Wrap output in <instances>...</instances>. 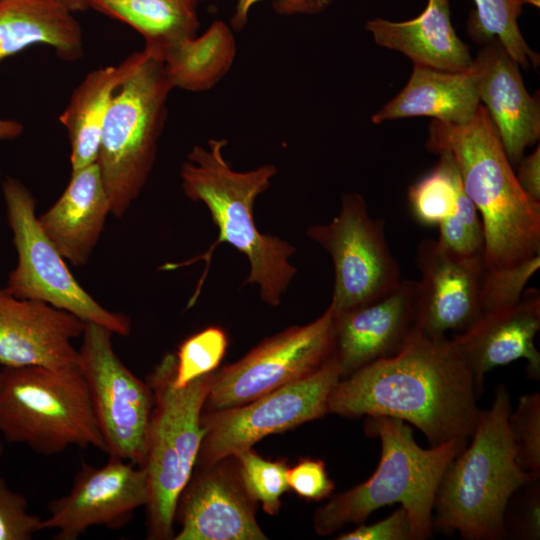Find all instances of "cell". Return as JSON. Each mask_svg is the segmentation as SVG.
I'll use <instances>...</instances> for the list:
<instances>
[{
    "label": "cell",
    "mask_w": 540,
    "mask_h": 540,
    "mask_svg": "<svg viewBox=\"0 0 540 540\" xmlns=\"http://www.w3.org/2000/svg\"><path fill=\"white\" fill-rule=\"evenodd\" d=\"M478 392L453 339L414 328L396 353L340 379L329 396L328 413L398 418L437 446L472 436L480 412Z\"/></svg>",
    "instance_id": "1"
},
{
    "label": "cell",
    "mask_w": 540,
    "mask_h": 540,
    "mask_svg": "<svg viewBox=\"0 0 540 540\" xmlns=\"http://www.w3.org/2000/svg\"><path fill=\"white\" fill-rule=\"evenodd\" d=\"M426 148L448 152L484 229L488 270L514 267L540 255V202L520 187L499 135L480 104L462 125L432 120Z\"/></svg>",
    "instance_id": "2"
},
{
    "label": "cell",
    "mask_w": 540,
    "mask_h": 540,
    "mask_svg": "<svg viewBox=\"0 0 540 540\" xmlns=\"http://www.w3.org/2000/svg\"><path fill=\"white\" fill-rule=\"evenodd\" d=\"M225 139H210L208 147L194 146L180 169L185 195L208 208L219 235L210 249L197 259L208 263L219 243H229L250 264L243 284H255L263 302L278 306L297 273L290 263L296 249L289 242L261 233L256 227L253 207L276 175L272 164L249 171H235L223 156Z\"/></svg>",
    "instance_id": "3"
},
{
    "label": "cell",
    "mask_w": 540,
    "mask_h": 540,
    "mask_svg": "<svg viewBox=\"0 0 540 540\" xmlns=\"http://www.w3.org/2000/svg\"><path fill=\"white\" fill-rule=\"evenodd\" d=\"M511 410L508 390L500 384L491 407L479 412L471 443L441 476L433 505V529L457 531L465 540L507 537L508 502L517 490L539 478L517 463L507 426Z\"/></svg>",
    "instance_id": "4"
},
{
    "label": "cell",
    "mask_w": 540,
    "mask_h": 540,
    "mask_svg": "<svg viewBox=\"0 0 540 540\" xmlns=\"http://www.w3.org/2000/svg\"><path fill=\"white\" fill-rule=\"evenodd\" d=\"M368 434L381 442V456L374 473L363 483L334 495L316 510L315 531L329 535L348 523H363L375 510L399 503L408 511L415 540L431 535L433 505L441 476L468 444L453 439L424 449L403 420L371 416L365 421Z\"/></svg>",
    "instance_id": "5"
},
{
    "label": "cell",
    "mask_w": 540,
    "mask_h": 540,
    "mask_svg": "<svg viewBox=\"0 0 540 540\" xmlns=\"http://www.w3.org/2000/svg\"><path fill=\"white\" fill-rule=\"evenodd\" d=\"M175 354H166L147 377L154 395L143 468L148 481L147 537L174 538L179 497L196 466L205 435L201 419L214 372L174 386Z\"/></svg>",
    "instance_id": "6"
},
{
    "label": "cell",
    "mask_w": 540,
    "mask_h": 540,
    "mask_svg": "<svg viewBox=\"0 0 540 540\" xmlns=\"http://www.w3.org/2000/svg\"><path fill=\"white\" fill-rule=\"evenodd\" d=\"M0 436L44 456L70 446L106 453L79 366L2 367Z\"/></svg>",
    "instance_id": "7"
},
{
    "label": "cell",
    "mask_w": 540,
    "mask_h": 540,
    "mask_svg": "<svg viewBox=\"0 0 540 540\" xmlns=\"http://www.w3.org/2000/svg\"><path fill=\"white\" fill-rule=\"evenodd\" d=\"M143 50V60L113 96L96 161L111 214L118 218L125 215L149 179L173 89L163 59Z\"/></svg>",
    "instance_id": "8"
},
{
    "label": "cell",
    "mask_w": 540,
    "mask_h": 540,
    "mask_svg": "<svg viewBox=\"0 0 540 540\" xmlns=\"http://www.w3.org/2000/svg\"><path fill=\"white\" fill-rule=\"evenodd\" d=\"M7 221L13 234L17 263L5 289L12 295L39 300L66 310L86 323L127 336L131 319L103 307L76 280L66 260L43 232L36 215V199L18 179L2 182Z\"/></svg>",
    "instance_id": "9"
},
{
    "label": "cell",
    "mask_w": 540,
    "mask_h": 540,
    "mask_svg": "<svg viewBox=\"0 0 540 540\" xmlns=\"http://www.w3.org/2000/svg\"><path fill=\"white\" fill-rule=\"evenodd\" d=\"M342 378L330 357L312 374L246 404L202 414L205 435L198 453L201 468L250 449L262 438L328 413V399Z\"/></svg>",
    "instance_id": "10"
},
{
    "label": "cell",
    "mask_w": 540,
    "mask_h": 540,
    "mask_svg": "<svg viewBox=\"0 0 540 540\" xmlns=\"http://www.w3.org/2000/svg\"><path fill=\"white\" fill-rule=\"evenodd\" d=\"M384 222L369 215L357 193L342 196L339 213L327 224L306 230L331 256L334 316L374 302L400 283L401 269L385 236Z\"/></svg>",
    "instance_id": "11"
},
{
    "label": "cell",
    "mask_w": 540,
    "mask_h": 540,
    "mask_svg": "<svg viewBox=\"0 0 540 540\" xmlns=\"http://www.w3.org/2000/svg\"><path fill=\"white\" fill-rule=\"evenodd\" d=\"M113 332L86 323L78 349L92 409L106 444V453L143 466L154 395L113 349Z\"/></svg>",
    "instance_id": "12"
},
{
    "label": "cell",
    "mask_w": 540,
    "mask_h": 540,
    "mask_svg": "<svg viewBox=\"0 0 540 540\" xmlns=\"http://www.w3.org/2000/svg\"><path fill=\"white\" fill-rule=\"evenodd\" d=\"M333 332L334 312L329 304L311 323L266 338L213 374L207 398L210 408L240 406L312 374L331 357Z\"/></svg>",
    "instance_id": "13"
},
{
    "label": "cell",
    "mask_w": 540,
    "mask_h": 540,
    "mask_svg": "<svg viewBox=\"0 0 540 540\" xmlns=\"http://www.w3.org/2000/svg\"><path fill=\"white\" fill-rule=\"evenodd\" d=\"M143 467L110 457L101 467L82 462L70 491L48 505L42 529H54L55 540H77L92 526L119 529L148 502Z\"/></svg>",
    "instance_id": "14"
},
{
    "label": "cell",
    "mask_w": 540,
    "mask_h": 540,
    "mask_svg": "<svg viewBox=\"0 0 540 540\" xmlns=\"http://www.w3.org/2000/svg\"><path fill=\"white\" fill-rule=\"evenodd\" d=\"M414 328L432 336L461 333L481 316L479 291L485 270L484 256L463 257L423 239L416 251Z\"/></svg>",
    "instance_id": "15"
},
{
    "label": "cell",
    "mask_w": 540,
    "mask_h": 540,
    "mask_svg": "<svg viewBox=\"0 0 540 540\" xmlns=\"http://www.w3.org/2000/svg\"><path fill=\"white\" fill-rule=\"evenodd\" d=\"M86 322L48 303L18 298L0 287V365L61 369L79 366L73 340Z\"/></svg>",
    "instance_id": "16"
},
{
    "label": "cell",
    "mask_w": 540,
    "mask_h": 540,
    "mask_svg": "<svg viewBox=\"0 0 540 540\" xmlns=\"http://www.w3.org/2000/svg\"><path fill=\"white\" fill-rule=\"evenodd\" d=\"M255 503L238 472L222 461L191 476L177 508L180 530L174 540H264L255 517Z\"/></svg>",
    "instance_id": "17"
},
{
    "label": "cell",
    "mask_w": 540,
    "mask_h": 540,
    "mask_svg": "<svg viewBox=\"0 0 540 540\" xmlns=\"http://www.w3.org/2000/svg\"><path fill=\"white\" fill-rule=\"evenodd\" d=\"M415 294L416 281L401 280L382 298L334 316L331 357L342 378L403 346L414 329Z\"/></svg>",
    "instance_id": "18"
},
{
    "label": "cell",
    "mask_w": 540,
    "mask_h": 540,
    "mask_svg": "<svg viewBox=\"0 0 540 540\" xmlns=\"http://www.w3.org/2000/svg\"><path fill=\"white\" fill-rule=\"evenodd\" d=\"M479 101L486 109L511 164L540 136L539 102L525 88L519 64L496 39L473 59Z\"/></svg>",
    "instance_id": "19"
},
{
    "label": "cell",
    "mask_w": 540,
    "mask_h": 540,
    "mask_svg": "<svg viewBox=\"0 0 540 540\" xmlns=\"http://www.w3.org/2000/svg\"><path fill=\"white\" fill-rule=\"evenodd\" d=\"M539 329L540 292L530 288L516 304L482 315L452 339L481 391L488 371L521 358L527 361L528 376L539 379L540 353L535 346Z\"/></svg>",
    "instance_id": "20"
},
{
    "label": "cell",
    "mask_w": 540,
    "mask_h": 540,
    "mask_svg": "<svg viewBox=\"0 0 540 540\" xmlns=\"http://www.w3.org/2000/svg\"><path fill=\"white\" fill-rule=\"evenodd\" d=\"M111 214L109 198L96 163L71 171L55 203L38 216L40 227L66 261L85 265Z\"/></svg>",
    "instance_id": "21"
},
{
    "label": "cell",
    "mask_w": 540,
    "mask_h": 540,
    "mask_svg": "<svg viewBox=\"0 0 540 540\" xmlns=\"http://www.w3.org/2000/svg\"><path fill=\"white\" fill-rule=\"evenodd\" d=\"M366 30L378 45L403 53L417 66L463 72L473 63L468 46L452 26L449 0H428L422 13L408 21L372 19Z\"/></svg>",
    "instance_id": "22"
},
{
    "label": "cell",
    "mask_w": 540,
    "mask_h": 540,
    "mask_svg": "<svg viewBox=\"0 0 540 540\" xmlns=\"http://www.w3.org/2000/svg\"><path fill=\"white\" fill-rule=\"evenodd\" d=\"M480 101L472 69L446 72L414 65L405 87L386 103L371 120L426 116L433 120L462 125L475 115Z\"/></svg>",
    "instance_id": "23"
},
{
    "label": "cell",
    "mask_w": 540,
    "mask_h": 540,
    "mask_svg": "<svg viewBox=\"0 0 540 540\" xmlns=\"http://www.w3.org/2000/svg\"><path fill=\"white\" fill-rule=\"evenodd\" d=\"M34 45H46L66 61L84 53L81 25L56 0H5L0 2V64Z\"/></svg>",
    "instance_id": "24"
},
{
    "label": "cell",
    "mask_w": 540,
    "mask_h": 540,
    "mask_svg": "<svg viewBox=\"0 0 540 540\" xmlns=\"http://www.w3.org/2000/svg\"><path fill=\"white\" fill-rule=\"evenodd\" d=\"M144 55V50L134 52L117 65L94 69L74 89L59 115L70 142L71 171L96 163L102 127L113 96Z\"/></svg>",
    "instance_id": "25"
},
{
    "label": "cell",
    "mask_w": 540,
    "mask_h": 540,
    "mask_svg": "<svg viewBox=\"0 0 540 540\" xmlns=\"http://www.w3.org/2000/svg\"><path fill=\"white\" fill-rule=\"evenodd\" d=\"M89 8L126 23L160 56L196 36L202 0H87Z\"/></svg>",
    "instance_id": "26"
},
{
    "label": "cell",
    "mask_w": 540,
    "mask_h": 540,
    "mask_svg": "<svg viewBox=\"0 0 540 540\" xmlns=\"http://www.w3.org/2000/svg\"><path fill=\"white\" fill-rule=\"evenodd\" d=\"M236 54L231 29L215 21L200 36H194L162 56L173 88L202 92L215 86L229 71Z\"/></svg>",
    "instance_id": "27"
},
{
    "label": "cell",
    "mask_w": 540,
    "mask_h": 540,
    "mask_svg": "<svg viewBox=\"0 0 540 540\" xmlns=\"http://www.w3.org/2000/svg\"><path fill=\"white\" fill-rule=\"evenodd\" d=\"M435 167L408 190L414 218L423 225H439L453 214L462 183L450 153L440 152Z\"/></svg>",
    "instance_id": "28"
},
{
    "label": "cell",
    "mask_w": 540,
    "mask_h": 540,
    "mask_svg": "<svg viewBox=\"0 0 540 540\" xmlns=\"http://www.w3.org/2000/svg\"><path fill=\"white\" fill-rule=\"evenodd\" d=\"M474 3L476 12L469 20L471 37L495 38L519 66L538 65L539 57L524 40L517 23L522 0H474Z\"/></svg>",
    "instance_id": "29"
},
{
    "label": "cell",
    "mask_w": 540,
    "mask_h": 540,
    "mask_svg": "<svg viewBox=\"0 0 540 540\" xmlns=\"http://www.w3.org/2000/svg\"><path fill=\"white\" fill-rule=\"evenodd\" d=\"M240 481L254 502L262 503L263 510L270 515L279 512L281 496L289 489L288 466L284 461H269L252 448L234 456Z\"/></svg>",
    "instance_id": "30"
},
{
    "label": "cell",
    "mask_w": 540,
    "mask_h": 540,
    "mask_svg": "<svg viewBox=\"0 0 540 540\" xmlns=\"http://www.w3.org/2000/svg\"><path fill=\"white\" fill-rule=\"evenodd\" d=\"M227 345V335L219 327H208L185 339L175 354L174 386L185 387L213 372L224 357Z\"/></svg>",
    "instance_id": "31"
},
{
    "label": "cell",
    "mask_w": 540,
    "mask_h": 540,
    "mask_svg": "<svg viewBox=\"0 0 540 540\" xmlns=\"http://www.w3.org/2000/svg\"><path fill=\"white\" fill-rule=\"evenodd\" d=\"M437 242L454 255L484 256L482 220L463 187L459 192L455 211L439 224Z\"/></svg>",
    "instance_id": "32"
},
{
    "label": "cell",
    "mask_w": 540,
    "mask_h": 540,
    "mask_svg": "<svg viewBox=\"0 0 540 540\" xmlns=\"http://www.w3.org/2000/svg\"><path fill=\"white\" fill-rule=\"evenodd\" d=\"M517 463L540 476V393L522 395L507 420Z\"/></svg>",
    "instance_id": "33"
},
{
    "label": "cell",
    "mask_w": 540,
    "mask_h": 540,
    "mask_svg": "<svg viewBox=\"0 0 540 540\" xmlns=\"http://www.w3.org/2000/svg\"><path fill=\"white\" fill-rule=\"evenodd\" d=\"M539 266L540 255H536L511 268L499 270L485 268L479 291L481 316L516 304Z\"/></svg>",
    "instance_id": "34"
},
{
    "label": "cell",
    "mask_w": 540,
    "mask_h": 540,
    "mask_svg": "<svg viewBox=\"0 0 540 540\" xmlns=\"http://www.w3.org/2000/svg\"><path fill=\"white\" fill-rule=\"evenodd\" d=\"M42 521L28 511L26 498L0 477V540H30L43 530Z\"/></svg>",
    "instance_id": "35"
},
{
    "label": "cell",
    "mask_w": 540,
    "mask_h": 540,
    "mask_svg": "<svg viewBox=\"0 0 540 540\" xmlns=\"http://www.w3.org/2000/svg\"><path fill=\"white\" fill-rule=\"evenodd\" d=\"M520 498L514 501L513 515H505L506 535L516 539L540 538V486L539 478L523 486Z\"/></svg>",
    "instance_id": "36"
},
{
    "label": "cell",
    "mask_w": 540,
    "mask_h": 540,
    "mask_svg": "<svg viewBox=\"0 0 540 540\" xmlns=\"http://www.w3.org/2000/svg\"><path fill=\"white\" fill-rule=\"evenodd\" d=\"M287 481L298 496L312 501L329 497L335 487L320 459L301 458L293 468H288Z\"/></svg>",
    "instance_id": "37"
},
{
    "label": "cell",
    "mask_w": 540,
    "mask_h": 540,
    "mask_svg": "<svg viewBox=\"0 0 540 540\" xmlns=\"http://www.w3.org/2000/svg\"><path fill=\"white\" fill-rule=\"evenodd\" d=\"M338 540H415L412 521L401 506L388 517L370 524L361 523L356 529L340 534Z\"/></svg>",
    "instance_id": "38"
},
{
    "label": "cell",
    "mask_w": 540,
    "mask_h": 540,
    "mask_svg": "<svg viewBox=\"0 0 540 540\" xmlns=\"http://www.w3.org/2000/svg\"><path fill=\"white\" fill-rule=\"evenodd\" d=\"M260 0H238L235 13L231 19V26L235 30H242L248 21L249 9ZM278 10L285 13L315 12L321 10L329 0H277Z\"/></svg>",
    "instance_id": "39"
},
{
    "label": "cell",
    "mask_w": 540,
    "mask_h": 540,
    "mask_svg": "<svg viewBox=\"0 0 540 540\" xmlns=\"http://www.w3.org/2000/svg\"><path fill=\"white\" fill-rule=\"evenodd\" d=\"M517 181L532 200L540 202V147L521 159Z\"/></svg>",
    "instance_id": "40"
},
{
    "label": "cell",
    "mask_w": 540,
    "mask_h": 540,
    "mask_svg": "<svg viewBox=\"0 0 540 540\" xmlns=\"http://www.w3.org/2000/svg\"><path fill=\"white\" fill-rule=\"evenodd\" d=\"M23 130L24 126L21 122L0 118V140H14L22 134Z\"/></svg>",
    "instance_id": "41"
},
{
    "label": "cell",
    "mask_w": 540,
    "mask_h": 540,
    "mask_svg": "<svg viewBox=\"0 0 540 540\" xmlns=\"http://www.w3.org/2000/svg\"><path fill=\"white\" fill-rule=\"evenodd\" d=\"M70 12H82L89 8L87 0H56Z\"/></svg>",
    "instance_id": "42"
},
{
    "label": "cell",
    "mask_w": 540,
    "mask_h": 540,
    "mask_svg": "<svg viewBox=\"0 0 540 540\" xmlns=\"http://www.w3.org/2000/svg\"><path fill=\"white\" fill-rule=\"evenodd\" d=\"M522 2L532 4L536 7H539L540 5V0H522Z\"/></svg>",
    "instance_id": "43"
},
{
    "label": "cell",
    "mask_w": 540,
    "mask_h": 540,
    "mask_svg": "<svg viewBox=\"0 0 540 540\" xmlns=\"http://www.w3.org/2000/svg\"><path fill=\"white\" fill-rule=\"evenodd\" d=\"M2 377H3V373H2V366L0 365V389H1V385H2ZM2 451V444H1V436H0V453Z\"/></svg>",
    "instance_id": "44"
},
{
    "label": "cell",
    "mask_w": 540,
    "mask_h": 540,
    "mask_svg": "<svg viewBox=\"0 0 540 540\" xmlns=\"http://www.w3.org/2000/svg\"><path fill=\"white\" fill-rule=\"evenodd\" d=\"M2 1H5V0H0V2H2Z\"/></svg>",
    "instance_id": "45"
}]
</instances>
